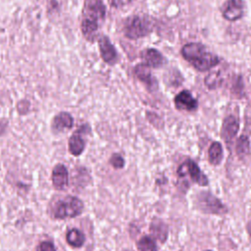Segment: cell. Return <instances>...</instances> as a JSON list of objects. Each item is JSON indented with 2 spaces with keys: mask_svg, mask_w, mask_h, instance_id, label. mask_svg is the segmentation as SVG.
<instances>
[{
  "mask_svg": "<svg viewBox=\"0 0 251 251\" xmlns=\"http://www.w3.org/2000/svg\"><path fill=\"white\" fill-rule=\"evenodd\" d=\"M109 3L112 7L118 8V7L122 6L125 3V0H109Z\"/></svg>",
  "mask_w": 251,
  "mask_h": 251,
  "instance_id": "25",
  "label": "cell"
},
{
  "mask_svg": "<svg viewBox=\"0 0 251 251\" xmlns=\"http://www.w3.org/2000/svg\"><path fill=\"white\" fill-rule=\"evenodd\" d=\"M106 8L102 0H87L84 8V17L94 19L96 21L102 20L105 16Z\"/></svg>",
  "mask_w": 251,
  "mask_h": 251,
  "instance_id": "11",
  "label": "cell"
},
{
  "mask_svg": "<svg viewBox=\"0 0 251 251\" xmlns=\"http://www.w3.org/2000/svg\"><path fill=\"white\" fill-rule=\"evenodd\" d=\"M206 251H212V250H206Z\"/></svg>",
  "mask_w": 251,
  "mask_h": 251,
  "instance_id": "27",
  "label": "cell"
},
{
  "mask_svg": "<svg viewBox=\"0 0 251 251\" xmlns=\"http://www.w3.org/2000/svg\"><path fill=\"white\" fill-rule=\"evenodd\" d=\"M81 30L87 40H93L97 35L98 21L84 17L81 22Z\"/></svg>",
  "mask_w": 251,
  "mask_h": 251,
  "instance_id": "15",
  "label": "cell"
},
{
  "mask_svg": "<svg viewBox=\"0 0 251 251\" xmlns=\"http://www.w3.org/2000/svg\"><path fill=\"white\" fill-rule=\"evenodd\" d=\"M249 139L245 135H241L236 142V153L239 157H244L249 153Z\"/></svg>",
  "mask_w": 251,
  "mask_h": 251,
  "instance_id": "21",
  "label": "cell"
},
{
  "mask_svg": "<svg viewBox=\"0 0 251 251\" xmlns=\"http://www.w3.org/2000/svg\"><path fill=\"white\" fill-rule=\"evenodd\" d=\"M197 206L198 208L207 214L224 215L227 212L226 207L213 194L207 191H202L197 195Z\"/></svg>",
  "mask_w": 251,
  "mask_h": 251,
  "instance_id": "4",
  "label": "cell"
},
{
  "mask_svg": "<svg viewBox=\"0 0 251 251\" xmlns=\"http://www.w3.org/2000/svg\"><path fill=\"white\" fill-rule=\"evenodd\" d=\"M102 59L108 64H114L117 61V52L108 37L101 36L98 40Z\"/></svg>",
  "mask_w": 251,
  "mask_h": 251,
  "instance_id": "12",
  "label": "cell"
},
{
  "mask_svg": "<svg viewBox=\"0 0 251 251\" xmlns=\"http://www.w3.org/2000/svg\"><path fill=\"white\" fill-rule=\"evenodd\" d=\"M110 164L116 169H122L125 166V160L120 154H113L110 158Z\"/></svg>",
  "mask_w": 251,
  "mask_h": 251,
  "instance_id": "23",
  "label": "cell"
},
{
  "mask_svg": "<svg viewBox=\"0 0 251 251\" xmlns=\"http://www.w3.org/2000/svg\"><path fill=\"white\" fill-rule=\"evenodd\" d=\"M137 249L138 251H158L154 238L148 235L142 236L137 241Z\"/></svg>",
  "mask_w": 251,
  "mask_h": 251,
  "instance_id": "20",
  "label": "cell"
},
{
  "mask_svg": "<svg viewBox=\"0 0 251 251\" xmlns=\"http://www.w3.org/2000/svg\"><path fill=\"white\" fill-rule=\"evenodd\" d=\"M36 251H56V248L51 241H42L36 247Z\"/></svg>",
  "mask_w": 251,
  "mask_h": 251,
  "instance_id": "24",
  "label": "cell"
},
{
  "mask_svg": "<svg viewBox=\"0 0 251 251\" xmlns=\"http://www.w3.org/2000/svg\"><path fill=\"white\" fill-rule=\"evenodd\" d=\"M220 81H221V77H220L219 73H212L205 79L206 85L210 88L217 87V85L220 83Z\"/></svg>",
  "mask_w": 251,
  "mask_h": 251,
  "instance_id": "22",
  "label": "cell"
},
{
  "mask_svg": "<svg viewBox=\"0 0 251 251\" xmlns=\"http://www.w3.org/2000/svg\"><path fill=\"white\" fill-rule=\"evenodd\" d=\"M181 54L186 61L200 72L209 71L220 63L217 55L209 52L203 44L197 42L185 44L181 49Z\"/></svg>",
  "mask_w": 251,
  "mask_h": 251,
  "instance_id": "1",
  "label": "cell"
},
{
  "mask_svg": "<svg viewBox=\"0 0 251 251\" xmlns=\"http://www.w3.org/2000/svg\"><path fill=\"white\" fill-rule=\"evenodd\" d=\"M141 58L148 67L151 68H160L164 65L165 59L162 54L153 48H148L144 50L141 54Z\"/></svg>",
  "mask_w": 251,
  "mask_h": 251,
  "instance_id": "14",
  "label": "cell"
},
{
  "mask_svg": "<svg viewBox=\"0 0 251 251\" xmlns=\"http://www.w3.org/2000/svg\"><path fill=\"white\" fill-rule=\"evenodd\" d=\"M209 161L212 165H219L223 160V146L220 142H213L208 151Z\"/></svg>",
  "mask_w": 251,
  "mask_h": 251,
  "instance_id": "19",
  "label": "cell"
},
{
  "mask_svg": "<svg viewBox=\"0 0 251 251\" xmlns=\"http://www.w3.org/2000/svg\"><path fill=\"white\" fill-rule=\"evenodd\" d=\"M247 230H248L249 234L251 235V222H249V223H248V225H247Z\"/></svg>",
  "mask_w": 251,
  "mask_h": 251,
  "instance_id": "26",
  "label": "cell"
},
{
  "mask_svg": "<svg viewBox=\"0 0 251 251\" xmlns=\"http://www.w3.org/2000/svg\"><path fill=\"white\" fill-rule=\"evenodd\" d=\"M239 129V123L238 120L234 116H227L222 126V137L224 140L229 144L233 137L236 135L237 131Z\"/></svg>",
  "mask_w": 251,
  "mask_h": 251,
  "instance_id": "9",
  "label": "cell"
},
{
  "mask_svg": "<svg viewBox=\"0 0 251 251\" xmlns=\"http://www.w3.org/2000/svg\"><path fill=\"white\" fill-rule=\"evenodd\" d=\"M152 29L151 21L145 16H131L126 19L124 26L125 35L129 39H137L147 35Z\"/></svg>",
  "mask_w": 251,
  "mask_h": 251,
  "instance_id": "2",
  "label": "cell"
},
{
  "mask_svg": "<svg viewBox=\"0 0 251 251\" xmlns=\"http://www.w3.org/2000/svg\"><path fill=\"white\" fill-rule=\"evenodd\" d=\"M89 126L87 125L81 126L75 132L72 134V136L69 139V151L74 156H78L82 153L85 147V141L82 138V133H86L89 131Z\"/></svg>",
  "mask_w": 251,
  "mask_h": 251,
  "instance_id": "6",
  "label": "cell"
},
{
  "mask_svg": "<svg viewBox=\"0 0 251 251\" xmlns=\"http://www.w3.org/2000/svg\"><path fill=\"white\" fill-rule=\"evenodd\" d=\"M242 0H227L223 6V17L227 21H236L242 17Z\"/></svg>",
  "mask_w": 251,
  "mask_h": 251,
  "instance_id": "7",
  "label": "cell"
},
{
  "mask_svg": "<svg viewBox=\"0 0 251 251\" xmlns=\"http://www.w3.org/2000/svg\"><path fill=\"white\" fill-rule=\"evenodd\" d=\"M83 211L82 201L75 196H67L56 203L54 207V218L64 220L75 218L80 215Z\"/></svg>",
  "mask_w": 251,
  "mask_h": 251,
  "instance_id": "3",
  "label": "cell"
},
{
  "mask_svg": "<svg viewBox=\"0 0 251 251\" xmlns=\"http://www.w3.org/2000/svg\"><path fill=\"white\" fill-rule=\"evenodd\" d=\"M177 175L179 176H185L186 175H189L191 179L198 183L199 185L205 186L209 183V180L207 176L202 173V171L199 169L198 165L191 160H187L183 162L177 169Z\"/></svg>",
  "mask_w": 251,
  "mask_h": 251,
  "instance_id": "5",
  "label": "cell"
},
{
  "mask_svg": "<svg viewBox=\"0 0 251 251\" xmlns=\"http://www.w3.org/2000/svg\"><path fill=\"white\" fill-rule=\"evenodd\" d=\"M134 73L136 75V76L143 81L144 83H146L148 86H152L153 85V81H155L154 77L151 75V73L149 71V67L146 64H139L135 67L134 69Z\"/></svg>",
  "mask_w": 251,
  "mask_h": 251,
  "instance_id": "18",
  "label": "cell"
},
{
  "mask_svg": "<svg viewBox=\"0 0 251 251\" xmlns=\"http://www.w3.org/2000/svg\"><path fill=\"white\" fill-rule=\"evenodd\" d=\"M66 240L69 245L74 248L81 247L85 242V236L83 232L77 228L70 229L66 234Z\"/></svg>",
  "mask_w": 251,
  "mask_h": 251,
  "instance_id": "17",
  "label": "cell"
},
{
  "mask_svg": "<svg viewBox=\"0 0 251 251\" xmlns=\"http://www.w3.org/2000/svg\"><path fill=\"white\" fill-rule=\"evenodd\" d=\"M175 106L177 110L193 111L197 108L198 102L188 90H182L175 97Z\"/></svg>",
  "mask_w": 251,
  "mask_h": 251,
  "instance_id": "8",
  "label": "cell"
},
{
  "mask_svg": "<svg viewBox=\"0 0 251 251\" xmlns=\"http://www.w3.org/2000/svg\"><path fill=\"white\" fill-rule=\"evenodd\" d=\"M52 183L55 189L64 190L69 183V174L63 164H58L52 171Z\"/></svg>",
  "mask_w": 251,
  "mask_h": 251,
  "instance_id": "10",
  "label": "cell"
},
{
  "mask_svg": "<svg viewBox=\"0 0 251 251\" xmlns=\"http://www.w3.org/2000/svg\"><path fill=\"white\" fill-rule=\"evenodd\" d=\"M74 126V119L71 114L67 112H61L53 118L51 127L55 132H61L63 130L71 129Z\"/></svg>",
  "mask_w": 251,
  "mask_h": 251,
  "instance_id": "13",
  "label": "cell"
},
{
  "mask_svg": "<svg viewBox=\"0 0 251 251\" xmlns=\"http://www.w3.org/2000/svg\"><path fill=\"white\" fill-rule=\"evenodd\" d=\"M150 231L152 235L161 242H165L168 237V226L160 220L152 221L150 225Z\"/></svg>",
  "mask_w": 251,
  "mask_h": 251,
  "instance_id": "16",
  "label": "cell"
}]
</instances>
